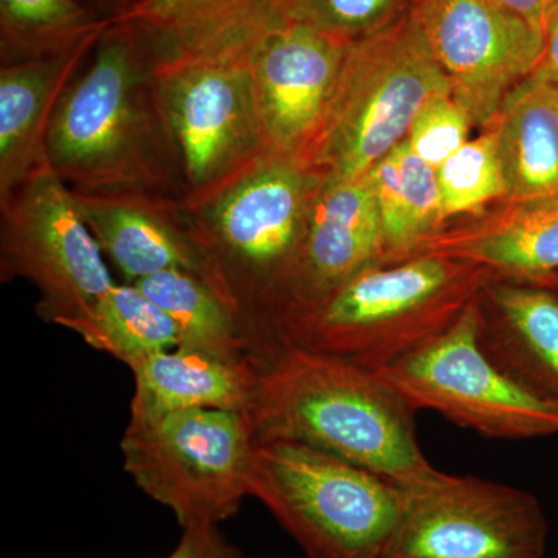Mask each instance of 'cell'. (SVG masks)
I'll use <instances>...</instances> for the list:
<instances>
[{"label": "cell", "instance_id": "1", "mask_svg": "<svg viewBox=\"0 0 558 558\" xmlns=\"http://www.w3.org/2000/svg\"><path fill=\"white\" fill-rule=\"evenodd\" d=\"M167 53L150 33L116 17L62 95L47 163L84 193H148L185 202L178 146L161 102Z\"/></svg>", "mask_w": 558, "mask_h": 558}, {"label": "cell", "instance_id": "2", "mask_svg": "<svg viewBox=\"0 0 558 558\" xmlns=\"http://www.w3.org/2000/svg\"><path fill=\"white\" fill-rule=\"evenodd\" d=\"M255 368L247 416L256 444H304L400 487L438 472L418 446L416 411L374 371L292 344Z\"/></svg>", "mask_w": 558, "mask_h": 558}, {"label": "cell", "instance_id": "3", "mask_svg": "<svg viewBox=\"0 0 558 558\" xmlns=\"http://www.w3.org/2000/svg\"><path fill=\"white\" fill-rule=\"evenodd\" d=\"M325 175L266 154L208 197L185 205L204 281L240 317L255 360L278 329Z\"/></svg>", "mask_w": 558, "mask_h": 558}, {"label": "cell", "instance_id": "4", "mask_svg": "<svg viewBox=\"0 0 558 558\" xmlns=\"http://www.w3.org/2000/svg\"><path fill=\"white\" fill-rule=\"evenodd\" d=\"M488 275L436 256L373 264L296 322L281 347L311 349L379 373L446 332Z\"/></svg>", "mask_w": 558, "mask_h": 558}, {"label": "cell", "instance_id": "5", "mask_svg": "<svg viewBox=\"0 0 558 558\" xmlns=\"http://www.w3.org/2000/svg\"><path fill=\"white\" fill-rule=\"evenodd\" d=\"M451 95L413 11L349 44L339 83L306 165L326 179L366 174L402 143L428 101Z\"/></svg>", "mask_w": 558, "mask_h": 558}, {"label": "cell", "instance_id": "6", "mask_svg": "<svg viewBox=\"0 0 558 558\" xmlns=\"http://www.w3.org/2000/svg\"><path fill=\"white\" fill-rule=\"evenodd\" d=\"M250 497L310 558H381L398 526L403 487L292 440L256 444Z\"/></svg>", "mask_w": 558, "mask_h": 558}, {"label": "cell", "instance_id": "7", "mask_svg": "<svg viewBox=\"0 0 558 558\" xmlns=\"http://www.w3.org/2000/svg\"><path fill=\"white\" fill-rule=\"evenodd\" d=\"M120 449L135 486L182 529L219 526L250 497L256 439L244 411L131 416Z\"/></svg>", "mask_w": 558, "mask_h": 558}, {"label": "cell", "instance_id": "8", "mask_svg": "<svg viewBox=\"0 0 558 558\" xmlns=\"http://www.w3.org/2000/svg\"><path fill=\"white\" fill-rule=\"evenodd\" d=\"M20 278L38 290L39 318L68 330L117 284L72 190L49 163L0 201V279Z\"/></svg>", "mask_w": 558, "mask_h": 558}, {"label": "cell", "instance_id": "9", "mask_svg": "<svg viewBox=\"0 0 558 558\" xmlns=\"http://www.w3.org/2000/svg\"><path fill=\"white\" fill-rule=\"evenodd\" d=\"M377 374L414 411H435L486 438L558 435V403L510 379L481 349L475 299L438 339Z\"/></svg>", "mask_w": 558, "mask_h": 558}, {"label": "cell", "instance_id": "10", "mask_svg": "<svg viewBox=\"0 0 558 558\" xmlns=\"http://www.w3.org/2000/svg\"><path fill=\"white\" fill-rule=\"evenodd\" d=\"M159 83L185 175L183 204L205 199L269 154L247 50L165 58Z\"/></svg>", "mask_w": 558, "mask_h": 558}, {"label": "cell", "instance_id": "11", "mask_svg": "<svg viewBox=\"0 0 558 558\" xmlns=\"http://www.w3.org/2000/svg\"><path fill=\"white\" fill-rule=\"evenodd\" d=\"M546 543L548 520L534 494L438 470L403 487L381 558H543Z\"/></svg>", "mask_w": 558, "mask_h": 558}, {"label": "cell", "instance_id": "12", "mask_svg": "<svg viewBox=\"0 0 558 558\" xmlns=\"http://www.w3.org/2000/svg\"><path fill=\"white\" fill-rule=\"evenodd\" d=\"M413 13L451 95L476 126H490L545 51V36L495 0H418Z\"/></svg>", "mask_w": 558, "mask_h": 558}, {"label": "cell", "instance_id": "13", "mask_svg": "<svg viewBox=\"0 0 558 558\" xmlns=\"http://www.w3.org/2000/svg\"><path fill=\"white\" fill-rule=\"evenodd\" d=\"M349 44L284 20L271 21L250 43L253 90L269 154L306 165Z\"/></svg>", "mask_w": 558, "mask_h": 558}, {"label": "cell", "instance_id": "14", "mask_svg": "<svg viewBox=\"0 0 558 558\" xmlns=\"http://www.w3.org/2000/svg\"><path fill=\"white\" fill-rule=\"evenodd\" d=\"M384 258V229L369 172L326 179L312 208L306 240L278 329L286 333L329 293Z\"/></svg>", "mask_w": 558, "mask_h": 558}, {"label": "cell", "instance_id": "15", "mask_svg": "<svg viewBox=\"0 0 558 558\" xmlns=\"http://www.w3.org/2000/svg\"><path fill=\"white\" fill-rule=\"evenodd\" d=\"M72 196L102 255L119 267L128 282L167 270L189 271L204 279L183 202L148 193L72 190Z\"/></svg>", "mask_w": 558, "mask_h": 558}, {"label": "cell", "instance_id": "16", "mask_svg": "<svg viewBox=\"0 0 558 558\" xmlns=\"http://www.w3.org/2000/svg\"><path fill=\"white\" fill-rule=\"evenodd\" d=\"M475 303L487 357L527 391L558 403V293L490 275Z\"/></svg>", "mask_w": 558, "mask_h": 558}, {"label": "cell", "instance_id": "17", "mask_svg": "<svg viewBox=\"0 0 558 558\" xmlns=\"http://www.w3.org/2000/svg\"><path fill=\"white\" fill-rule=\"evenodd\" d=\"M101 35L64 53L0 64V201L47 165L54 112Z\"/></svg>", "mask_w": 558, "mask_h": 558}, {"label": "cell", "instance_id": "18", "mask_svg": "<svg viewBox=\"0 0 558 558\" xmlns=\"http://www.w3.org/2000/svg\"><path fill=\"white\" fill-rule=\"evenodd\" d=\"M416 256L459 260L488 274L531 279L558 271V199L508 204L470 226L435 234Z\"/></svg>", "mask_w": 558, "mask_h": 558}, {"label": "cell", "instance_id": "19", "mask_svg": "<svg viewBox=\"0 0 558 558\" xmlns=\"http://www.w3.org/2000/svg\"><path fill=\"white\" fill-rule=\"evenodd\" d=\"M135 391L131 416L172 411L229 410L247 413L255 388V363L234 365L197 349H165L130 366Z\"/></svg>", "mask_w": 558, "mask_h": 558}, {"label": "cell", "instance_id": "20", "mask_svg": "<svg viewBox=\"0 0 558 558\" xmlns=\"http://www.w3.org/2000/svg\"><path fill=\"white\" fill-rule=\"evenodd\" d=\"M492 130L498 138L506 202L558 199V86L531 75L506 95Z\"/></svg>", "mask_w": 558, "mask_h": 558}, {"label": "cell", "instance_id": "21", "mask_svg": "<svg viewBox=\"0 0 558 558\" xmlns=\"http://www.w3.org/2000/svg\"><path fill=\"white\" fill-rule=\"evenodd\" d=\"M119 17L150 33L168 58L247 50L277 20L274 0H135Z\"/></svg>", "mask_w": 558, "mask_h": 558}, {"label": "cell", "instance_id": "22", "mask_svg": "<svg viewBox=\"0 0 558 558\" xmlns=\"http://www.w3.org/2000/svg\"><path fill=\"white\" fill-rule=\"evenodd\" d=\"M368 172L384 229L380 263L405 259L442 227L436 170L417 157L403 140Z\"/></svg>", "mask_w": 558, "mask_h": 558}, {"label": "cell", "instance_id": "23", "mask_svg": "<svg viewBox=\"0 0 558 558\" xmlns=\"http://www.w3.org/2000/svg\"><path fill=\"white\" fill-rule=\"evenodd\" d=\"M174 323L182 348L250 365L255 351L240 317L204 279L189 271L167 270L132 282Z\"/></svg>", "mask_w": 558, "mask_h": 558}, {"label": "cell", "instance_id": "24", "mask_svg": "<svg viewBox=\"0 0 558 558\" xmlns=\"http://www.w3.org/2000/svg\"><path fill=\"white\" fill-rule=\"evenodd\" d=\"M69 330L128 368L146 355L180 344L172 319L132 282L113 286Z\"/></svg>", "mask_w": 558, "mask_h": 558}, {"label": "cell", "instance_id": "25", "mask_svg": "<svg viewBox=\"0 0 558 558\" xmlns=\"http://www.w3.org/2000/svg\"><path fill=\"white\" fill-rule=\"evenodd\" d=\"M112 21L78 0H0V64L64 53Z\"/></svg>", "mask_w": 558, "mask_h": 558}, {"label": "cell", "instance_id": "26", "mask_svg": "<svg viewBox=\"0 0 558 558\" xmlns=\"http://www.w3.org/2000/svg\"><path fill=\"white\" fill-rule=\"evenodd\" d=\"M444 222L475 213L492 201H506V180L498 138L490 126L469 140L449 160L436 168Z\"/></svg>", "mask_w": 558, "mask_h": 558}, {"label": "cell", "instance_id": "27", "mask_svg": "<svg viewBox=\"0 0 558 558\" xmlns=\"http://www.w3.org/2000/svg\"><path fill=\"white\" fill-rule=\"evenodd\" d=\"M418 0H274L277 20L299 22L344 43L368 38L409 16Z\"/></svg>", "mask_w": 558, "mask_h": 558}, {"label": "cell", "instance_id": "28", "mask_svg": "<svg viewBox=\"0 0 558 558\" xmlns=\"http://www.w3.org/2000/svg\"><path fill=\"white\" fill-rule=\"evenodd\" d=\"M472 126L468 110L453 95H440L418 110L405 142L417 157L436 170L469 142Z\"/></svg>", "mask_w": 558, "mask_h": 558}, {"label": "cell", "instance_id": "29", "mask_svg": "<svg viewBox=\"0 0 558 558\" xmlns=\"http://www.w3.org/2000/svg\"><path fill=\"white\" fill-rule=\"evenodd\" d=\"M168 558H248L230 543L219 526L183 529L178 546Z\"/></svg>", "mask_w": 558, "mask_h": 558}, {"label": "cell", "instance_id": "30", "mask_svg": "<svg viewBox=\"0 0 558 558\" xmlns=\"http://www.w3.org/2000/svg\"><path fill=\"white\" fill-rule=\"evenodd\" d=\"M495 2L526 21L531 27L542 33L545 39L558 11V0H495Z\"/></svg>", "mask_w": 558, "mask_h": 558}, {"label": "cell", "instance_id": "31", "mask_svg": "<svg viewBox=\"0 0 558 558\" xmlns=\"http://www.w3.org/2000/svg\"><path fill=\"white\" fill-rule=\"evenodd\" d=\"M532 75L558 86V11L546 35L542 61Z\"/></svg>", "mask_w": 558, "mask_h": 558}, {"label": "cell", "instance_id": "32", "mask_svg": "<svg viewBox=\"0 0 558 558\" xmlns=\"http://www.w3.org/2000/svg\"><path fill=\"white\" fill-rule=\"evenodd\" d=\"M92 9L106 20H116L131 9L135 0H87Z\"/></svg>", "mask_w": 558, "mask_h": 558}, {"label": "cell", "instance_id": "33", "mask_svg": "<svg viewBox=\"0 0 558 558\" xmlns=\"http://www.w3.org/2000/svg\"><path fill=\"white\" fill-rule=\"evenodd\" d=\"M521 281L535 282V284L545 286V288L558 293V271H554V274L549 275H543V277L521 279Z\"/></svg>", "mask_w": 558, "mask_h": 558}]
</instances>
